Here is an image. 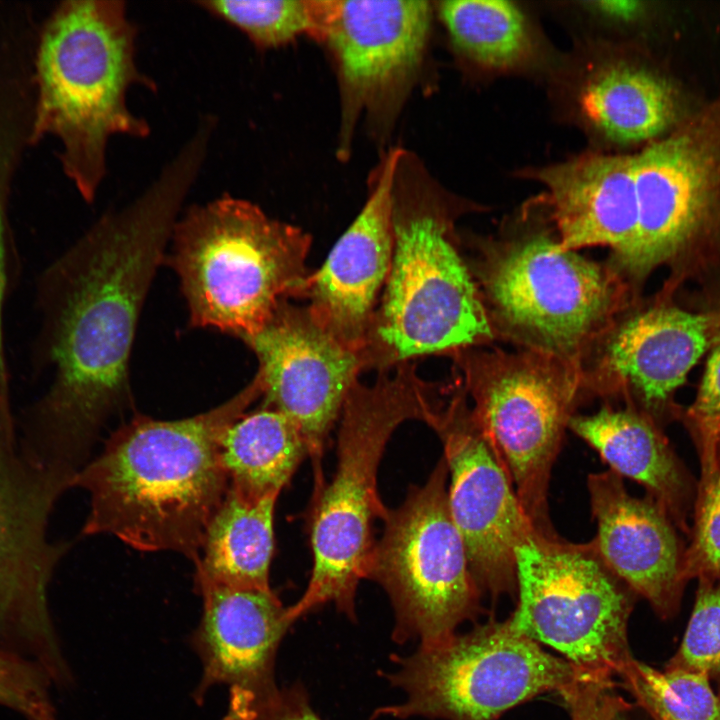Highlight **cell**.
I'll list each match as a JSON object with an SVG mask.
<instances>
[{
    "instance_id": "1",
    "label": "cell",
    "mask_w": 720,
    "mask_h": 720,
    "mask_svg": "<svg viewBox=\"0 0 720 720\" xmlns=\"http://www.w3.org/2000/svg\"><path fill=\"white\" fill-rule=\"evenodd\" d=\"M204 162L183 146L144 192L103 213L42 272L35 360L49 384L17 428L44 466L75 475L105 423L133 406L140 314Z\"/></svg>"
},
{
    "instance_id": "2",
    "label": "cell",
    "mask_w": 720,
    "mask_h": 720,
    "mask_svg": "<svg viewBox=\"0 0 720 720\" xmlns=\"http://www.w3.org/2000/svg\"><path fill=\"white\" fill-rule=\"evenodd\" d=\"M261 396L255 374L231 398L191 417L135 413L72 479L71 488L90 496L82 534L112 535L136 550L172 551L196 563L229 489L220 438Z\"/></svg>"
},
{
    "instance_id": "3",
    "label": "cell",
    "mask_w": 720,
    "mask_h": 720,
    "mask_svg": "<svg viewBox=\"0 0 720 720\" xmlns=\"http://www.w3.org/2000/svg\"><path fill=\"white\" fill-rule=\"evenodd\" d=\"M137 36L123 0L63 1L39 27L31 142H58L61 168L88 204L106 177L110 138L151 131L127 103L132 86L157 91L138 67Z\"/></svg>"
},
{
    "instance_id": "4",
    "label": "cell",
    "mask_w": 720,
    "mask_h": 720,
    "mask_svg": "<svg viewBox=\"0 0 720 720\" xmlns=\"http://www.w3.org/2000/svg\"><path fill=\"white\" fill-rule=\"evenodd\" d=\"M450 208L420 160L400 148L392 190V261L361 351L364 370L451 356L495 336L459 252Z\"/></svg>"
},
{
    "instance_id": "5",
    "label": "cell",
    "mask_w": 720,
    "mask_h": 720,
    "mask_svg": "<svg viewBox=\"0 0 720 720\" xmlns=\"http://www.w3.org/2000/svg\"><path fill=\"white\" fill-rule=\"evenodd\" d=\"M389 371H379L371 385L358 380L342 407L336 470L329 482L314 486L313 566L305 592L289 607L294 621L326 603L355 617L357 586L367 577L376 543L373 524L387 512L377 491L386 445L403 422L428 424L443 399L434 384L417 375L415 363L397 365L393 375Z\"/></svg>"
},
{
    "instance_id": "6",
    "label": "cell",
    "mask_w": 720,
    "mask_h": 720,
    "mask_svg": "<svg viewBox=\"0 0 720 720\" xmlns=\"http://www.w3.org/2000/svg\"><path fill=\"white\" fill-rule=\"evenodd\" d=\"M311 236L227 193L179 216L165 261L179 279L189 326L244 341L283 299L302 298Z\"/></svg>"
},
{
    "instance_id": "7",
    "label": "cell",
    "mask_w": 720,
    "mask_h": 720,
    "mask_svg": "<svg viewBox=\"0 0 720 720\" xmlns=\"http://www.w3.org/2000/svg\"><path fill=\"white\" fill-rule=\"evenodd\" d=\"M470 266L495 336L578 367L633 302L610 264L562 249L546 230L485 241Z\"/></svg>"
},
{
    "instance_id": "8",
    "label": "cell",
    "mask_w": 720,
    "mask_h": 720,
    "mask_svg": "<svg viewBox=\"0 0 720 720\" xmlns=\"http://www.w3.org/2000/svg\"><path fill=\"white\" fill-rule=\"evenodd\" d=\"M452 359L470 413L538 532L556 535L548 509L552 468L581 397L579 367L522 349L460 350Z\"/></svg>"
},
{
    "instance_id": "9",
    "label": "cell",
    "mask_w": 720,
    "mask_h": 720,
    "mask_svg": "<svg viewBox=\"0 0 720 720\" xmlns=\"http://www.w3.org/2000/svg\"><path fill=\"white\" fill-rule=\"evenodd\" d=\"M518 601L507 619L600 682L632 657L627 627L636 594L592 541L571 543L533 530L515 548Z\"/></svg>"
},
{
    "instance_id": "10",
    "label": "cell",
    "mask_w": 720,
    "mask_h": 720,
    "mask_svg": "<svg viewBox=\"0 0 720 720\" xmlns=\"http://www.w3.org/2000/svg\"><path fill=\"white\" fill-rule=\"evenodd\" d=\"M405 694L377 711L404 719L497 720L507 710L548 691L561 696L596 681L508 622L491 620L466 634H453L399 660L390 676Z\"/></svg>"
},
{
    "instance_id": "11",
    "label": "cell",
    "mask_w": 720,
    "mask_h": 720,
    "mask_svg": "<svg viewBox=\"0 0 720 720\" xmlns=\"http://www.w3.org/2000/svg\"><path fill=\"white\" fill-rule=\"evenodd\" d=\"M448 468L442 456L421 486L387 509L366 579L379 583L394 607V639L437 644L480 608L481 589L470 570L462 536L448 503Z\"/></svg>"
},
{
    "instance_id": "12",
    "label": "cell",
    "mask_w": 720,
    "mask_h": 720,
    "mask_svg": "<svg viewBox=\"0 0 720 720\" xmlns=\"http://www.w3.org/2000/svg\"><path fill=\"white\" fill-rule=\"evenodd\" d=\"M71 481L34 460L18 431L0 433V648L36 662L64 688L73 678L48 592L68 545L49 539L48 524Z\"/></svg>"
},
{
    "instance_id": "13",
    "label": "cell",
    "mask_w": 720,
    "mask_h": 720,
    "mask_svg": "<svg viewBox=\"0 0 720 720\" xmlns=\"http://www.w3.org/2000/svg\"><path fill=\"white\" fill-rule=\"evenodd\" d=\"M634 156L637 242L633 288L655 269L670 283L720 269V145L700 125L655 141ZM671 287V286H670Z\"/></svg>"
},
{
    "instance_id": "14",
    "label": "cell",
    "mask_w": 720,
    "mask_h": 720,
    "mask_svg": "<svg viewBox=\"0 0 720 720\" xmlns=\"http://www.w3.org/2000/svg\"><path fill=\"white\" fill-rule=\"evenodd\" d=\"M434 11L425 0H328L320 41L337 71L339 160L361 120L375 139L389 136L422 73Z\"/></svg>"
},
{
    "instance_id": "15",
    "label": "cell",
    "mask_w": 720,
    "mask_h": 720,
    "mask_svg": "<svg viewBox=\"0 0 720 720\" xmlns=\"http://www.w3.org/2000/svg\"><path fill=\"white\" fill-rule=\"evenodd\" d=\"M709 311L695 313L667 303L619 314L579 362L581 393L619 399L658 427L680 419L676 390L709 349Z\"/></svg>"
},
{
    "instance_id": "16",
    "label": "cell",
    "mask_w": 720,
    "mask_h": 720,
    "mask_svg": "<svg viewBox=\"0 0 720 720\" xmlns=\"http://www.w3.org/2000/svg\"><path fill=\"white\" fill-rule=\"evenodd\" d=\"M450 392L428 426L443 445L451 516L479 588L494 599L503 594L515 596V548L535 528L472 419L460 379Z\"/></svg>"
},
{
    "instance_id": "17",
    "label": "cell",
    "mask_w": 720,
    "mask_h": 720,
    "mask_svg": "<svg viewBox=\"0 0 720 720\" xmlns=\"http://www.w3.org/2000/svg\"><path fill=\"white\" fill-rule=\"evenodd\" d=\"M255 354L262 406L287 417L303 436L315 481L324 480V444L364 370L361 352L340 342L309 306L279 302L263 327L243 341Z\"/></svg>"
},
{
    "instance_id": "18",
    "label": "cell",
    "mask_w": 720,
    "mask_h": 720,
    "mask_svg": "<svg viewBox=\"0 0 720 720\" xmlns=\"http://www.w3.org/2000/svg\"><path fill=\"white\" fill-rule=\"evenodd\" d=\"M203 609L191 644L202 665L194 698L214 685L229 688L223 720H246L276 691L274 662L294 620L272 589L197 586Z\"/></svg>"
},
{
    "instance_id": "19",
    "label": "cell",
    "mask_w": 720,
    "mask_h": 720,
    "mask_svg": "<svg viewBox=\"0 0 720 720\" xmlns=\"http://www.w3.org/2000/svg\"><path fill=\"white\" fill-rule=\"evenodd\" d=\"M400 148L385 150L355 220L322 267L310 274L302 298L344 345L361 352L385 286L393 254L392 190Z\"/></svg>"
},
{
    "instance_id": "20",
    "label": "cell",
    "mask_w": 720,
    "mask_h": 720,
    "mask_svg": "<svg viewBox=\"0 0 720 720\" xmlns=\"http://www.w3.org/2000/svg\"><path fill=\"white\" fill-rule=\"evenodd\" d=\"M587 487L599 555L658 617L673 618L688 582L686 545L678 528L659 503L629 494L623 478L610 469L589 474Z\"/></svg>"
},
{
    "instance_id": "21",
    "label": "cell",
    "mask_w": 720,
    "mask_h": 720,
    "mask_svg": "<svg viewBox=\"0 0 720 720\" xmlns=\"http://www.w3.org/2000/svg\"><path fill=\"white\" fill-rule=\"evenodd\" d=\"M536 177L547 187L562 249L611 248L610 265L627 282L637 242L634 156L587 153L543 168Z\"/></svg>"
},
{
    "instance_id": "22",
    "label": "cell",
    "mask_w": 720,
    "mask_h": 720,
    "mask_svg": "<svg viewBox=\"0 0 720 720\" xmlns=\"http://www.w3.org/2000/svg\"><path fill=\"white\" fill-rule=\"evenodd\" d=\"M568 428L597 451L610 470L641 484L678 530L689 535L698 482L663 429L635 409L608 404L593 414H574Z\"/></svg>"
},
{
    "instance_id": "23",
    "label": "cell",
    "mask_w": 720,
    "mask_h": 720,
    "mask_svg": "<svg viewBox=\"0 0 720 720\" xmlns=\"http://www.w3.org/2000/svg\"><path fill=\"white\" fill-rule=\"evenodd\" d=\"M577 103L590 128L622 145L658 137L675 123L678 114L674 90L665 78L616 57L588 70Z\"/></svg>"
},
{
    "instance_id": "24",
    "label": "cell",
    "mask_w": 720,
    "mask_h": 720,
    "mask_svg": "<svg viewBox=\"0 0 720 720\" xmlns=\"http://www.w3.org/2000/svg\"><path fill=\"white\" fill-rule=\"evenodd\" d=\"M277 498L272 495L252 502L229 487L210 521L195 563L196 586L271 589L269 571Z\"/></svg>"
},
{
    "instance_id": "25",
    "label": "cell",
    "mask_w": 720,
    "mask_h": 720,
    "mask_svg": "<svg viewBox=\"0 0 720 720\" xmlns=\"http://www.w3.org/2000/svg\"><path fill=\"white\" fill-rule=\"evenodd\" d=\"M219 454L229 487L252 502L279 496L309 456L297 427L280 412L262 405L224 430Z\"/></svg>"
},
{
    "instance_id": "26",
    "label": "cell",
    "mask_w": 720,
    "mask_h": 720,
    "mask_svg": "<svg viewBox=\"0 0 720 720\" xmlns=\"http://www.w3.org/2000/svg\"><path fill=\"white\" fill-rule=\"evenodd\" d=\"M435 5L454 48L474 64L490 70H508L522 64L531 54L530 26L514 3L454 0Z\"/></svg>"
},
{
    "instance_id": "27",
    "label": "cell",
    "mask_w": 720,
    "mask_h": 720,
    "mask_svg": "<svg viewBox=\"0 0 720 720\" xmlns=\"http://www.w3.org/2000/svg\"><path fill=\"white\" fill-rule=\"evenodd\" d=\"M617 676L651 720H720V695L705 674L659 670L632 656Z\"/></svg>"
},
{
    "instance_id": "28",
    "label": "cell",
    "mask_w": 720,
    "mask_h": 720,
    "mask_svg": "<svg viewBox=\"0 0 720 720\" xmlns=\"http://www.w3.org/2000/svg\"><path fill=\"white\" fill-rule=\"evenodd\" d=\"M197 6L242 32L259 50L301 35L321 39L328 0H199Z\"/></svg>"
},
{
    "instance_id": "29",
    "label": "cell",
    "mask_w": 720,
    "mask_h": 720,
    "mask_svg": "<svg viewBox=\"0 0 720 720\" xmlns=\"http://www.w3.org/2000/svg\"><path fill=\"white\" fill-rule=\"evenodd\" d=\"M30 142V125L16 109L0 103V428L15 425L4 346L3 313L10 288L13 242L10 200L16 174Z\"/></svg>"
},
{
    "instance_id": "30",
    "label": "cell",
    "mask_w": 720,
    "mask_h": 720,
    "mask_svg": "<svg viewBox=\"0 0 720 720\" xmlns=\"http://www.w3.org/2000/svg\"><path fill=\"white\" fill-rule=\"evenodd\" d=\"M709 312L713 324L711 352L697 395L680 417L699 456L700 478L720 467V306Z\"/></svg>"
},
{
    "instance_id": "31",
    "label": "cell",
    "mask_w": 720,
    "mask_h": 720,
    "mask_svg": "<svg viewBox=\"0 0 720 720\" xmlns=\"http://www.w3.org/2000/svg\"><path fill=\"white\" fill-rule=\"evenodd\" d=\"M691 617L665 667L699 672L720 684V580H697Z\"/></svg>"
},
{
    "instance_id": "32",
    "label": "cell",
    "mask_w": 720,
    "mask_h": 720,
    "mask_svg": "<svg viewBox=\"0 0 720 720\" xmlns=\"http://www.w3.org/2000/svg\"><path fill=\"white\" fill-rule=\"evenodd\" d=\"M689 536L684 558L687 581L720 580V467L698 481Z\"/></svg>"
},
{
    "instance_id": "33",
    "label": "cell",
    "mask_w": 720,
    "mask_h": 720,
    "mask_svg": "<svg viewBox=\"0 0 720 720\" xmlns=\"http://www.w3.org/2000/svg\"><path fill=\"white\" fill-rule=\"evenodd\" d=\"M47 671L36 662L0 648V706L24 720H58Z\"/></svg>"
},
{
    "instance_id": "34",
    "label": "cell",
    "mask_w": 720,
    "mask_h": 720,
    "mask_svg": "<svg viewBox=\"0 0 720 720\" xmlns=\"http://www.w3.org/2000/svg\"><path fill=\"white\" fill-rule=\"evenodd\" d=\"M613 685L586 682L563 695L572 720H633L631 705L612 692Z\"/></svg>"
},
{
    "instance_id": "35",
    "label": "cell",
    "mask_w": 720,
    "mask_h": 720,
    "mask_svg": "<svg viewBox=\"0 0 720 720\" xmlns=\"http://www.w3.org/2000/svg\"><path fill=\"white\" fill-rule=\"evenodd\" d=\"M247 720H322L300 688L278 690Z\"/></svg>"
},
{
    "instance_id": "36",
    "label": "cell",
    "mask_w": 720,
    "mask_h": 720,
    "mask_svg": "<svg viewBox=\"0 0 720 720\" xmlns=\"http://www.w3.org/2000/svg\"><path fill=\"white\" fill-rule=\"evenodd\" d=\"M588 9L598 16L614 22H629L637 18L642 10V3L629 0H605L587 2Z\"/></svg>"
}]
</instances>
